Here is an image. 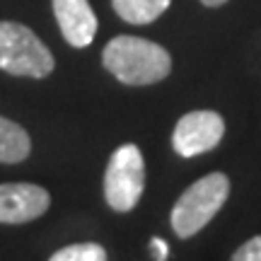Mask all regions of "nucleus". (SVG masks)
Listing matches in <instances>:
<instances>
[{
  "mask_svg": "<svg viewBox=\"0 0 261 261\" xmlns=\"http://www.w3.org/2000/svg\"><path fill=\"white\" fill-rule=\"evenodd\" d=\"M54 54L27 24L12 19L0 22V70L15 77L41 80L54 73Z\"/></svg>",
  "mask_w": 261,
  "mask_h": 261,
  "instance_id": "2",
  "label": "nucleus"
},
{
  "mask_svg": "<svg viewBox=\"0 0 261 261\" xmlns=\"http://www.w3.org/2000/svg\"><path fill=\"white\" fill-rule=\"evenodd\" d=\"M54 15L63 39L75 48H85L94 41L97 15L87 0H51Z\"/></svg>",
  "mask_w": 261,
  "mask_h": 261,
  "instance_id": "7",
  "label": "nucleus"
},
{
  "mask_svg": "<svg viewBox=\"0 0 261 261\" xmlns=\"http://www.w3.org/2000/svg\"><path fill=\"white\" fill-rule=\"evenodd\" d=\"M227 194H230V181L223 172H213V174H205L198 181H194L179 196V201L172 208L174 232L181 240L201 232L220 213V208L227 201Z\"/></svg>",
  "mask_w": 261,
  "mask_h": 261,
  "instance_id": "3",
  "label": "nucleus"
},
{
  "mask_svg": "<svg viewBox=\"0 0 261 261\" xmlns=\"http://www.w3.org/2000/svg\"><path fill=\"white\" fill-rule=\"evenodd\" d=\"M102 63L123 85H155L172 70L167 48L143 37H114L102 54Z\"/></svg>",
  "mask_w": 261,
  "mask_h": 261,
  "instance_id": "1",
  "label": "nucleus"
},
{
  "mask_svg": "<svg viewBox=\"0 0 261 261\" xmlns=\"http://www.w3.org/2000/svg\"><path fill=\"white\" fill-rule=\"evenodd\" d=\"M225 136V121L218 112H189L174 126L172 133V148L181 158H196L218 148Z\"/></svg>",
  "mask_w": 261,
  "mask_h": 261,
  "instance_id": "5",
  "label": "nucleus"
},
{
  "mask_svg": "<svg viewBox=\"0 0 261 261\" xmlns=\"http://www.w3.org/2000/svg\"><path fill=\"white\" fill-rule=\"evenodd\" d=\"M145 191V162L140 148L133 143H123L112 152L104 169V198L112 211L128 213L138 205Z\"/></svg>",
  "mask_w": 261,
  "mask_h": 261,
  "instance_id": "4",
  "label": "nucleus"
},
{
  "mask_svg": "<svg viewBox=\"0 0 261 261\" xmlns=\"http://www.w3.org/2000/svg\"><path fill=\"white\" fill-rule=\"evenodd\" d=\"M104 259H107L104 247L94 242L68 244V247L51 254V261H104Z\"/></svg>",
  "mask_w": 261,
  "mask_h": 261,
  "instance_id": "10",
  "label": "nucleus"
},
{
  "mask_svg": "<svg viewBox=\"0 0 261 261\" xmlns=\"http://www.w3.org/2000/svg\"><path fill=\"white\" fill-rule=\"evenodd\" d=\"M32 152V138L19 123L0 116V162L17 165L29 158Z\"/></svg>",
  "mask_w": 261,
  "mask_h": 261,
  "instance_id": "8",
  "label": "nucleus"
},
{
  "mask_svg": "<svg viewBox=\"0 0 261 261\" xmlns=\"http://www.w3.org/2000/svg\"><path fill=\"white\" fill-rule=\"evenodd\" d=\"M150 252L155 259H167L169 256V244L165 240H160V237H152L150 240Z\"/></svg>",
  "mask_w": 261,
  "mask_h": 261,
  "instance_id": "12",
  "label": "nucleus"
},
{
  "mask_svg": "<svg viewBox=\"0 0 261 261\" xmlns=\"http://www.w3.org/2000/svg\"><path fill=\"white\" fill-rule=\"evenodd\" d=\"M172 0H112L114 12L130 24H150L165 15Z\"/></svg>",
  "mask_w": 261,
  "mask_h": 261,
  "instance_id": "9",
  "label": "nucleus"
},
{
  "mask_svg": "<svg viewBox=\"0 0 261 261\" xmlns=\"http://www.w3.org/2000/svg\"><path fill=\"white\" fill-rule=\"evenodd\" d=\"M51 196L44 187L29 181L0 184V225H24L48 211Z\"/></svg>",
  "mask_w": 261,
  "mask_h": 261,
  "instance_id": "6",
  "label": "nucleus"
},
{
  "mask_svg": "<svg viewBox=\"0 0 261 261\" xmlns=\"http://www.w3.org/2000/svg\"><path fill=\"white\" fill-rule=\"evenodd\" d=\"M234 261H261V234L252 237L249 242H244L237 252L232 254Z\"/></svg>",
  "mask_w": 261,
  "mask_h": 261,
  "instance_id": "11",
  "label": "nucleus"
},
{
  "mask_svg": "<svg viewBox=\"0 0 261 261\" xmlns=\"http://www.w3.org/2000/svg\"><path fill=\"white\" fill-rule=\"evenodd\" d=\"M203 5H208V8H218V5H225L227 0H201Z\"/></svg>",
  "mask_w": 261,
  "mask_h": 261,
  "instance_id": "13",
  "label": "nucleus"
}]
</instances>
